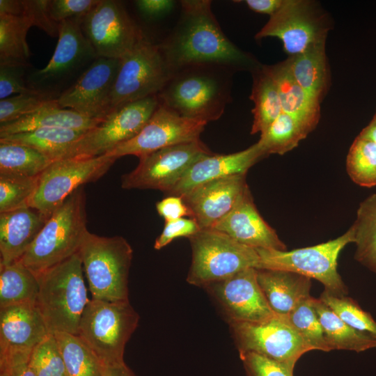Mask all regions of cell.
<instances>
[{
  "instance_id": "6da1fadb",
  "label": "cell",
  "mask_w": 376,
  "mask_h": 376,
  "mask_svg": "<svg viewBox=\"0 0 376 376\" xmlns=\"http://www.w3.org/2000/svg\"><path fill=\"white\" fill-rule=\"evenodd\" d=\"M180 17L170 34L159 45L170 69L193 63H216L255 70L259 65L224 33L209 0L180 1Z\"/></svg>"
},
{
  "instance_id": "7a4b0ae2",
  "label": "cell",
  "mask_w": 376,
  "mask_h": 376,
  "mask_svg": "<svg viewBox=\"0 0 376 376\" xmlns=\"http://www.w3.org/2000/svg\"><path fill=\"white\" fill-rule=\"evenodd\" d=\"M235 70L216 63L174 69L157 95L159 103L184 118L207 123L217 120L230 102Z\"/></svg>"
},
{
  "instance_id": "3957f363",
  "label": "cell",
  "mask_w": 376,
  "mask_h": 376,
  "mask_svg": "<svg viewBox=\"0 0 376 376\" xmlns=\"http://www.w3.org/2000/svg\"><path fill=\"white\" fill-rule=\"evenodd\" d=\"M79 252L38 274L37 306L49 333L78 335L80 320L89 302Z\"/></svg>"
},
{
  "instance_id": "277c9868",
  "label": "cell",
  "mask_w": 376,
  "mask_h": 376,
  "mask_svg": "<svg viewBox=\"0 0 376 376\" xmlns=\"http://www.w3.org/2000/svg\"><path fill=\"white\" fill-rule=\"evenodd\" d=\"M86 194L81 187L48 217L20 258L36 275L77 253L88 232Z\"/></svg>"
},
{
  "instance_id": "5b68a950",
  "label": "cell",
  "mask_w": 376,
  "mask_h": 376,
  "mask_svg": "<svg viewBox=\"0 0 376 376\" xmlns=\"http://www.w3.org/2000/svg\"><path fill=\"white\" fill-rule=\"evenodd\" d=\"M92 299H128V276L133 251L122 236L105 237L88 230L79 251Z\"/></svg>"
},
{
  "instance_id": "8992f818",
  "label": "cell",
  "mask_w": 376,
  "mask_h": 376,
  "mask_svg": "<svg viewBox=\"0 0 376 376\" xmlns=\"http://www.w3.org/2000/svg\"><path fill=\"white\" fill-rule=\"evenodd\" d=\"M139 320V315L129 300L91 299L82 314L78 336L104 367L123 364L125 345Z\"/></svg>"
},
{
  "instance_id": "52a82bcc",
  "label": "cell",
  "mask_w": 376,
  "mask_h": 376,
  "mask_svg": "<svg viewBox=\"0 0 376 376\" xmlns=\"http://www.w3.org/2000/svg\"><path fill=\"white\" fill-rule=\"evenodd\" d=\"M81 19L59 23L58 39L51 59L45 68L26 76L30 88L57 99L98 58L81 29Z\"/></svg>"
},
{
  "instance_id": "ba28073f",
  "label": "cell",
  "mask_w": 376,
  "mask_h": 376,
  "mask_svg": "<svg viewBox=\"0 0 376 376\" xmlns=\"http://www.w3.org/2000/svg\"><path fill=\"white\" fill-rule=\"evenodd\" d=\"M189 240L191 264L187 281L191 285L205 287L246 269H259L256 249L240 244L216 229H201Z\"/></svg>"
},
{
  "instance_id": "9c48e42d",
  "label": "cell",
  "mask_w": 376,
  "mask_h": 376,
  "mask_svg": "<svg viewBox=\"0 0 376 376\" xmlns=\"http://www.w3.org/2000/svg\"><path fill=\"white\" fill-rule=\"evenodd\" d=\"M350 227L341 236L312 246L290 251L256 249L260 257L259 269L295 272L319 281L324 290L337 296H346L347 288L337 270V260L342 249L354 243Z\"/></svg>"
},
{
  "instance_id": "30bf717a",
  "label": "cell",
  "mask_w": 376,
  "mask_h": 376,
  "mask_svg": "<svg viewBox=\"0 0 376 376\" xmlns=\"http://www.w3.org/2000/svg\"><path fill=\"white\" fill-rule=\"evenodd\" d=\"M171 72L159 45L144 36L120 58L111 93V112L126 104L157 95Z\"/></svg>"
},
{
  "instance_id": "8fae6325",
  "label": "cell",
  "mask_w": 376,
  "mask_h": 376,
  "mask_svg": "<svg viewBox=\"0 0 376 376\" xmlns=\"http://www.w3.org/2000/svg\"><path fill=\"white\" fill-rule=\"evenodd\" d=\"M116 159L103 155L52 162L39 175L29 207L49 217L67 197L84 184L102 177Z\"/></svg>"
},
{
  "instance_id": "7c38bea8",
  "label": "cell",
  "mask_w": 376,
  "mask_h": 376,
  "mask_svg": "<svg viewBox=\"0 0 376 376\" xmlns=\"http://www.w3.org/2000/svg\"><path fill=\"white\" fill-rule=\"evenodd\" d=\"M159 105L157 95L126 104L87 130L67 150L63 159L94 157L107 154L136 136Z\"/></svg>"
},
{
  "instance_id": "4fadbf2b",
  "label": "cell",
  "mask_w": 376,
  "mask_h": 376,
  "mask_svg": "<svg viewBox=\"0 0 376 376\" xmlns=\"http://www.w3.org/2000/svg\"><path fill=\"white\" fill-rule=\"evenodd\" d=\"M212 154L200 139L159 149L139 157L137 166L122 176L121 187L158 189L166 194L193 164Z\"/></svg>"
},
{
  "instance_id": "5bb4252c",
  "label": "cell",
  "mask_w": 376,
  "mask_h": 376,
  "mask_svg": "<svg viewBox=\"0 0 376 376\" xmlns=\"http://www.w3.org/2000/svg\"><path fill=\"white\" fill-rule=\"evenodd\" d=\"M81 26L97 57L120 59L145 36L122 3L114 0H100Z\"/></svg>"
},
{
  "instance_id": "9a60e30c",
  "label": "cell",
  "mask_w": 376,
  "mask_h": 376,
  "mask_svg": "<svg viewBox=\"0 0 376 376\" xmlns=\"http://www.w3.org/2000/svg\"><path fill=\"white\" fill-rule=\"evenodd\" d=\"M230 326L240 353H257L295 367L311 351L286 316L276 315L260 322H233Z\"/></svg>"
},
{
  "instance_id": "2e32d148",
  "label": "cell",
  "mask_w": 376,
  "mask_h": 376,
  "mask_svg": "<svg viewBox=\"0 0 376 376\" xmlns=\"http://www.w3.org/2000/svg\"><path fill=\"white\" fill-rule=\"evenodd\" d=\"M207 123L182 117L159 103L140 132L105 155L116 158H139L159 149L199 140Z\"/></svg>"
},
{
  "instance_id": "e0dca14e",
  "label": "cell",
  "mask_w": 376,
  "mask_h": 376,
  "mask_svg": "<svg viewBox=\"0 0 376 376\" xmlns=\"http://www.w3.org/2000/svg\"><path fill=\"white\" fill-rule=\"evenodd\" d=\"M49 334L36 303L0 308V366L28 361L33 349Z\"/></svg>"
},
{
  "instance_id": "ac0fdd59",
  "label": "cell",
  "mask_w": 376,
  "mask_h": 376,
  "mask_svg": "<svg viewBox=\"0 0 376 376\" xmlns=\"http://www.w3.org/2000/svg\"><path fill=\"white\" fill-rule=\"evenodd\" d=\"M120 59L98 57L57 99L58 106L104 120L111 113V93Z\"/></svg>"
},
{
  "instance_id": "d6986e66",
  "label": "cell",
  "mask_w": 376,
  "mask_h": 376,
  "mask_svg": "<svg viewBox=\"0 0 376 376\" xmlns=\"http://www.w3.org/2000/svg\"><path fill=\"white\" fill-rule=\"evenodd\" d=\"M229 323L260 322L276 314L269 307L257 280V270L248 268L206 286Z\"/></svg>"
},
{
  "instance_id": "ffe728a7",
  "label": "cell",
  "mask_w": 376,
  "mask_h": 376,
  "mask_svg": "<svg viewBox=\"0 0 376 376\" xmlns=\"http://www.w3.org/2000/svg\"><path fill=\"white\" fill-rule=\"evenodd\" d=\"M326 32L315 17L310 2L284 0L281 8L270 16L255 37L257 39L279 38L285 52L292 56L325 40Z\"/></svg>"
},
{
  "instance_id": "44dd1931",
  "label": "cell",
  "mask_w": 376,
  "mask_h": 376,
  "mask_svg": "<svg viewBox=\"0 0 376 376\" xmlns=\"http://www.w3.org/2000/svg\"><path fill=\"white\" fill-rule=\"evenodd\" d=\"M247 187L246 174L233 175L201 184L181 197L200 228H212L232 210Z\"/></svg>"
},
{
  "instance_id": "7402d4cb",
  "label": "cell",
  "mask_w": 376,
  "mask_h": 376,
  "mask_svg": "<svg viewBox=\"0 0 376 376\" xmlns=\"http://www.w3.org/2000/svg\"><path fill=\"white\" fill-rule=\"evenodd\" d=\"M212 228L252 248L286 250L285 244L280 240L276 231L258 212L249 186L232 210Z\"/></svg>"
},
{
  "instance_id": "603a6c76",
  "label": "cell",
  "mask_w": 376,
  "mask_h": 376,
  "mask_svg": "<svg viewBox=\"0 0 376 376\" xmlns=\"http://www.w3.org/2000/svg\"><path fill=\"white\" fill-rule=\"evenodd\" d=\"M265 157L266 155L258 143L235 153L206 155L193 164L165 195L181 196L207 182L233 175L246 174L253 165Z\"/></svg>"
},
{
  "instance_id": "cb8c5ba5",
  "label": "cell",
  "mask_w": 376,
  "mask_h": 376,
  "mask_svg": "<svg viewBox=\"0 0 376 376\" xmlns=\"http://www.w3.org/2000/svg\"><path fill=\"white\" fill-rule=\"evenodd\" d=\"M48 217L29 206L0 213V265L20 260Z\"/></svg>"
},
{
  "instance_id": "d4e9b609",
  "label": "cell",
  "mask_w": 376,
  "mask_h": 376,
  "mask_svg": "<svg viewBox=\"0 0 376 376\" xmlns=\"http://www.w3.org/2000/svg\"><path fill=\"white\" fill-rule=\"evenodd\" d=\"M257 280L273 312L288 316L311 297V279L285 270L256 269Z\"/></svg>"
},
{
  "instance_id": "484cf974",
  "label": "cell",
  "mask_w": 376,
  "mask_h": 376,
  "mask_svg": "<svg viewBox=\"0 0 376 376\" xmlns=\"http://www.w3.org/2000/svg\"><path fill=\"white\" fill-rule=\"evenodd\" d=\"M264 68L276 85L283 112L296 119L311 132L320 119V102L297 82L286 60Z\"/></svg>"
},
{
  "instance_id": "4316f807",
  "label": "cell",
  "mask_w": 376,
  "mask_h": 376,
  "mask_svg": "<svg viewBox=\"0 0 376 376\" xmlns=\"http://www.w3.org/2000/svg\"><path fill=\"white\" fill-rule=\"evenodd\" d=\"M103 120L90 118L58 106L56 100L16 120L0 125V137L43 127L88 130Z\"/></svg>"
},
{
  "instance_id": "83f0119b",
  "label": "cell",
  "mask_w": 376,
  "mask_h": 376,
  "mask_svg": "<svg viewBox=\"0 0 376 376\" xmlns=\"http://www.w3.org/2000/svg\"><path fill=\"white\" fill-rule=\"evenodd\" d=\"M325 40L311 46L286 60L290 72L300 86L320 102L327 87L328 75Z\"/></svg>"
},
{
  "instance_id": "f1b7e54d",
  "label": "cell",
  "mask_w": 376,
  "mask_h": 376,
  "mask_svg": "<svg viewBox=\"0 0 376 376\" xmlns=\"http://www.w3.org/2000/svg\"><path fill=\"white\" fill-rule=\"evenodd\" d=\"M314 304L331 350L361 352L376 348L375 337L349 326L320 299L315 298Z\"/></svg>"
},
{
  "instance_id": "f546056e",
  "label": "cell",
  "mask_w": 376,
  "mask_h": 376,
  "mask_svg": "<svg viewBox=\"0 0 376 376\" xmlns=\"http://www.w3.org/2000/svg\"><path fill=\"white\" fill-rule=\"evenodd\" d=\"M86 131L43 127L0 137V141L27 146L54 162L63 159L68 148Z\"/></svg>"
},
{
  "instance_id": "4dcf8cb0",
  "label": "cell",
  "mask_w": 376,
  "mask_h": 376,
  "mask_svg": "<svg viewBox=\"0 0 376 376\" xmlns=\"http://www.w3.org/2000/svg\"><path fill=\"white\" fill-rule=\"evenodd\" d=\"M253 72V82L249 97L254 104L252 134L264 132L283 112L276 85L264 65H258Z\"/></svg>"
},
{
  "instance_id": "1f68e13d",
  "label": "cell",
  "mask_w": 376,
  "mask_h": 376,
  "mask_svg": "<svg viewBox=\"0 0 376 376\" xmlns=\"http://www.w3.org/2000/svg\"><path fill=\"white\" fill-rule=\"evenodd\" d=\"M38 276L20 260L0 265V308L10 305L36 303Z\"/></svg>"
},
{
  "instance_id": "d6a6232c",
  "label": "cell",
  "mask_w": 376,
  "mask_h": 376,
  "mask_svg": "<svg viewBox=\"0 0 376 376\" xmlns=\"http://www.w3.org/2000/svg\"><path fill=\"white\" fill-rule=\"evenodd\" d=\"M31 26L26 16L0 15V64L31 66L26 35Z\"/></svg>"
},
{
  "instance_id": "836d02e7",
  "label": "cell",
  "mask_w": 376,
  "mask_h": 376,
  "mask_svg": "<svg viewBox=\"0 0 376 376\" xmlns=\"http://www.w3.org/2000/svg\"><path fill=\"white\" fill-rule=\"evenodd\" d=\"M351 227L356 245L355 260L376 274V194L360 203Z\"/></svg>"
},
{
  "instance_id": "e575fe53",
  "label": "cell",
  "mask_w": 376,
  "mask_h": 376,
  "mask_svg": "<svg viewBox=\"0 0 376 376\" xmlns=\"http://www.w3.org/2000/svg\"><path fill=\"white\" fill-rule=\"evenodd\" d=\"M54 334L67 376H104V366L79 336L66 332Z\"/></svg>"
},
{
  "instance_id": "d590c367",
  "label": "cell",
  "mask_w": 376,
  "mask_h": 376,
  "mask_svg": "<svg viewBox=\"0 0 376 376\" xmlns=\"http://www.w3.org/2000/svg\"><path fill=\"white\" fill-rule=\"evenodd\" d=\"M52 162L31 147L0 141V175L38 177Z\"/></svg>"
},
{
  "instance_id": "8d00e7d4",
  "label": "cell",
  "mask_w": 376,
  "mask_h": 376,
  "mask_svg": "<svg viewBox=\"0 0 376 376\" xmlns=\"http://www.w3.org/2000/svg\"><path fill=\"white\" fill-rule=\"evenodd\" d=\"M310 132L299 121L282 112L262 134L257 142L267 156L284 155L297 147Z\"/></svg>"
},
{
  "instance_id": "74e56055",
  "label": "cell",
  "mask_w": 376,
  "mask_h": 376,
  "mask_svg": "<svg viewBox=\"0 0 376 376\" xmlns=\"http://www.w3.org/2000/svg\"><path fill=\"white\" fill-rule=\"evenodd\" d=\"M346 169L351 180L359 186H376V145L357 136L350 148Z\"/></svg>"
},
{
  "instance_id": "f35d334b",
  "label": "cell",
  "mask_w": 376,
  "mask_h": 376,
  "mask_svg": "<svg viewBox=\"0 0 376 376\" xmlns=\"http://www.w3.org/2000/svg\"><path fill=\"white\" fill-rule=\"evenodd\" d=\"M315 298L301 301L287 317L311 350L331 351L315 308Z\"/></svg>"
},
{
  "instance_id": "ab89813d",
  "label": "cell",
  "mask_w": 376,
  "mask_h": 376,
  "mask_svg": "<svg viewBox=\"0 0 376 376\" xmlns=\"http://www.w3.org/2000/svg\"><path fill=\"white\" fill-rule=\"evenodd\" d=\"M319 299L349 326L376 338V321L353 299L334 295L325 290Z\"/></svg>"
},
{
  "instance_id": "60d3db41",
  "label": "cell",
  "mask_w": 376,
  "mask_h": 376,
  "mask_svg": "<svg viewBox=\"0 0 376 376\" xmlns=\"http://www.w3.org/2000/svg\"><path fill=\"white\" fill-rule=\"evenodd\" d=\"M38 177L0 175V213L29 207Z\"/></svg>"
},
{
  "instance_id": "b9f144b4",
  "label": "cell",
  "mask_w": 376,
  "mask_h": 376,
  "mask_svg": "<svg viewBox=\"0 0 376 376\" xmlns=\"http://www.w3.org/2000/svg\"><path fill=\"white\" fill-rule=\"evenodd\" d=\"M29 366L36 376H67L64 361L54 334L49 333L33 349Z\"/></svg>"
},
{
  "instance_id": "7bdbcfd3",
  "label": "cell",
  "mask_w": 376,
  "mask_h": 376,
  "mask_svg": "<svg viewBox=\"0 0 376 376\" xmlns=\"http://www.w3.org/2000/svg\"><path fill=\"white\" fill-rule=\"evenodd\" d=\"M56 99L40 93L19 94L0 100V125L30 114Z\"/></svg>"
},
{
  "instance_id": "ee69618b",
  "label": "cell",
  "mask_w": 376,
  "mask_h": 376,
  "mask_svg": "<svg viewBox=\"0 0 376 376\" xmlns=\"http://www.w3.org/2000/svg\"><path fill=\"white\" fill-rule=\"evenodd\" d=\"M249 376H293L295 367L254 352H241Z\"/></svg>"
},
{
  "instance_id": "f6af8a7d",
  "label": "cell",
  "mask_w": 376,
  "mask_h": 376,
  "mask_svg": "<svg viewBox=\"0 0 376 376\" xmlns=\"http://www.w3.org/2000/svg\"><path fill=\"white\" fill-rule=\"evenodd\" d=\"M27 66L13 64H0V99L12 94L38 93L30 88L25 79Z\"/></svg>"
},
{
  "instance_id": "bcb514c9",
  "label": "cell",
  "mask_w": 376,
  "mask_h": 376,
  "mask_svg": "<svg viewBox=\"0 0 376 376\" xmlns=\"http://www.w3.org/2000/svg\"><path fill=\"white\" fill-rule=\"evenodd\" d=\"M100 0H49V11L51 17L57 23L73 19H83Z\"/></svg>"
},
{
  "instance_id": "7dc6e473",
  "label": "cell",
  "mask_w": 376,
  "mask_h": 376,
  "mask_svg": "<svg viewBox=\"0 0 376 376\" xmlns=\"http://www.w3.org/2000/svg\"><path fill=\"white\" fill-rule=\"evenodd\" d=\"M24 13L33 26L42 29L51 37L58 36L59 24L52 19L49 11V0H23Z\"/></svg>"
},
{
  "instance_id": "c3c4849f",
  "label": "cell",
  "mask_w": 376,
  "mask_h": 376,
  "mask_svg": "<svg viewBox=\"0 0 376 376\" xmlns=\"http://www.w3.org/2000/svg\"><path fill=\"white\" fill-rule=\"evenodd\" d=\"M201 230L197 222L191 218H180L165 221L162 233L156 239L154 248L159 250L168 245L174 239L185 237H189Z\"/></svg>"
},
{
  "instance_id": "681fc988",
  "label": "cell",
  "mask_w": 376,
  "mask_h": 376,
  "mask_svg": "<svg viewBox=\"0 0 376 376\" xmlns=\"http://www.w3.org/2000/svg\"><path fill=\"white\" fill-rule=\"evenodd\" d=\"M158 214L165 221H172L183 217L191 218V214L181 196H167L156 204Z\"/></svg>"
},
{
  "instance_id": "f907efd6",
  "label": "cell",
  "mask_w": 376,
  "mask_h": 376,
  "mask_svg": "<svg viewBox=\"0 0 376 376\" xmlns=\"http://www.w3.org/2000/svg\"><path fill=\"white\" fill-rule=\"evenodd\" d=\"M138 10L148 18H157L169 13L174 6L171 0H138L135 1Z\"/></svg>"
},
{
  "instance_id": "816d5d0a",
  "label": "cell",
  "mask_w": 376,
  "mask_h": 376,
  "mask_svg": "<svg viewBox=\"0 0 376 376\" xmlns=\"http://www.w3.org/2000/svg\"><path fill=\"white\" fill-rule=\"evenodd\" d=\"M283 1L284 0H246L244 2L251 10L272 16L281 8Z\"/></svg>"
},
{
  "instance_id": "f5cc1de1",
  "label": "cell",
  "mask_w": 376,
  "mask_h": 376,
  "mask_svg": "<svg viewBox=\"0 0 376 376\" xmlns=\"http://www.w3.org/2000/svg\"><path fill=\"white\" fill-rule=\"evenodd\" d=\"M0 376H36L29 366V361L16 363L0 367Z\"/></svg>"
},
{
  "instance_id": "db71d44e",
  "label": "cell",
  "mask_w": 376,
  "mask_h": 376,
  "mask_svg": "<svg viewBox=\"0 0 376 376\" xmlns=\"http://www.w3.org/2000/svg\"><path fill=\"white\" fill-rule=\"evenodd\" d=\"M23 0H0V15L22 16Z\"/></svg>"
},
{
  "instance_id": "11a10c76",
  "label": "cell",
  "mask_w": 376,
  "mask_h": 376,
  "mask_svg": "<svg viewBox=\"0 0 376 376\" xmlns=\"http://www.w3.org/2000/svg\"><path fill=\"white\" fill-rule=\"evenodd\" d=\"M104 376H134L125 363L105 367Z\"/></svg>"
},
{
  "instance_id": "9f6ffc18",
  "label": "cell",
  "mask_w": 376,
  "mask_h": 376,
  "mask_svg": "<svg viewBox=\"0 0 376 376\" xmlns=\"http://www.w3.org/2000/svg\"><path fill=\"white\" fill-rule=\"evenodd\" d=\"M359 136L372 141L376 145V114L370 123L362 130Z\"/></svg>"
},
{
  "instance_id": "6f0895ef",
  "label": "cell",
  "mask_w": 376,
  "mask_h": 376,
  "mask_svg": "<svg viewBox=\"0 0 376 376\" xmlns=\"http://www.w3.org/2000/svg\"><path fill=\"white\" fill-rule=\"evenodd\" d=\"M376 114V113H375Z\"/></svg>"
}]
</instances>
